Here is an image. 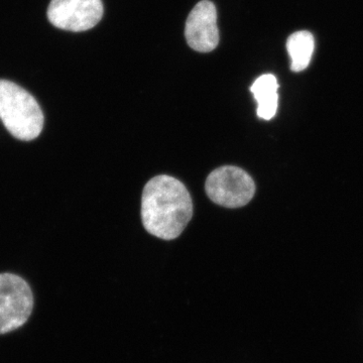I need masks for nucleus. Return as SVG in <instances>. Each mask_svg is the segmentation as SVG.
<instances>
[{
    "label": "nucleus",
    "mask_w": 363,
    "mask_h": 363,
    "mask_svg": "<svg viewBox=\"0 0 363 363\" xmlns=\"http://www.w3.org/2000/svg\"><path fill=\"white\" fill-rule=\"evenodd\" d=\"M192 216V198L182 182L173 177L157 176L145 185L142 220L147 233L161 240H175Z\"/></svg>",
    "instance_id": "f257e3e1"
},
{
    "label": "nucleus",
    "mask_w": 363,
    "mask_h": 363,
    "mask_svg": "<svg viewBox=\"0 0 363 363\" xmlns=\"http://www.w3.org/2000/svg\"><path fill=\"white\" fill-rule=\"evenodd\" d=\"M0 118L11 135L25 142L37 138L44 126V114L35 97L7 80H0Z\"/></svg>",
    "instance_id": "f03ea898"
},
{
    "label": "nucleus",
    "mask_w": 363,
    "mask_h": 363,
    "mask_svg": "<svg viewBox=\"0 0 363 363\" xmlns=\"http://www.w3.org/2000/svg\"><path fill=\"white\" fill-rule=\"evenodd\" d=\"M205 190L208 197L216 204L226 208H240L252 199L255 184L242 169L225 166L210 174Z\"/></svg>",
    "instance_id": "7ed1b4c3"
},
{
    "label": "nucleus",
    "mask_w": 363,
    "mask_h": 363,
    "mask_svg": "<svg viewBox=\"0 0 363 363\" xmlns=\"http://www.w3.org/2000/svg\"><path fill=\"white\" fill-rule=\"evenodd\" d=\"M33 307V291L25 279L13 274H0V334L25 325Z\"/></svg>",
    "instance_id": "20e7f679"
},
{
    "label": "nucleus",
    "mask_w": 363,
    "mask_h": 363,
    "mask_svg": "<svg viewBox=\"0 0 363 363\" xmlns=\"http://www.w3.org/2000/svg\"><path fill=\"white\" fill-rule=\"evenodd\" d=\"M101 0H52L48 18L52 26L70 32H84L101 21Z\"/></svg>",
    "instance_id": "39448f33"
},
{
    "label": "nucleus",
    "mask_w": 363,
    "mask_h": 363,
    "mask_svg": "<svg viewBox=\"0 0 363 363\" xmlns=\"http://www.w3.org/2000/svg\"><path fill=\"white\" fill-rule=\"evenodd\" d=\"M185 37L197 52H211L218 45L217 11L211 1L202 0L192 9L186 23Z\"/></svg>",
    "instance_id": "423d86ee"
},
{
    "label": "nucleus",
    "mask_w": 363,
    "mask_h": 363,
    "mask_svg": "<svg viewBox=\"0 0 363 363\" xmlns=\"http://www.w3.org/2000/svg\"><path fill=\"white\" fill-rule=\"evenodd\" d=\"M279 84L272 74L260 76L255 81L250 91L257 102V116L264 121H271L278 109Z\"/></svg>",
    "instance_id": "0eeeda50"
},
{
    "label": "nucleus",
    "mask_w": 363,
    "mask_h": 363,
    "mask_svg": "<svg viewBox=\"0 0 363 363\" xmlns=\"http://www.w3.org/2000/svg\"><path fill=\"white\" fill-rule=\"evenodd\" d=\"M315 40L311 33L307 30L294 33L286 40V50L290 55L292 63L291 69L294 72L304 71L311 62L314 52Z\"/></svg>",
    "instance_id": "6e6552de"
}]
</instances>
